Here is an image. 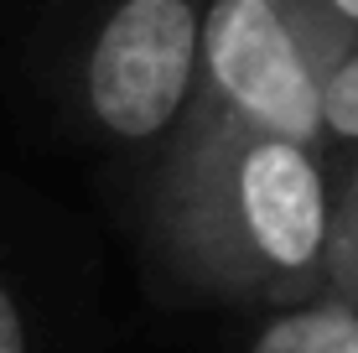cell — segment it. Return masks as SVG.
Masks as SVG:
<instances>
[{
    "label": "cell",
    "instance_id": "cell-1",
    "mask_svg": "<svg viewBox=\"0 0 358 353\" xmlns=\"http://www.w3.org/2000/svg\"><path fill=\"white\" fill-rule=\"evenodd\" d=\"M338 172L322 145L255 125H182L151 187L166 275L213 301L291 307L327 291Z\"/></svg>",
    "mask_w": 358,
    "mask_h": 353
},
{
    "label": "cell",
    "instance_id": "cell-2",
    "mask_svg": "<svg viewBox=\"0 0 358 353\" xmlns=\"http://www.w3.org/2000/svg\"><path fill=\"white\" fill-rule=\"evenodd\" d=\"M208 0H83L68 83L109 145L166 151L197 94Z\"/></svg>",
    "mask_w": 358,
    "mask_h": 353
},
{
    "label": "cell",
    "instance_id": "cell-3",
    "mask_svg": "<svg viewBox=\"0 0 358 353\" xmlns=\"http://www.w3.org/2000/svg\"><path fill=\"white\" fill-rule=\"evenodd\" d=\"M343 47L317 0H208L182 125H255L322 145V83Z\"/></svg>",
    "mask_w": 358,
    "mask_h": 353
},
{
    "label": "cell",
    "instance_id": "cell-4",
    "mask_svg": "<svg viewBox=\"0 0 358 353\" xmlns=\"http://www.w3.org/2000/svg\"><path fill=\"white\" fill-rule=\"evenodd\" d=\"M244 353H358V301L327 286L306 301L270 307Z\"/></svg>",
    "mask_w": 358,
    "mask_h": 353
},
{
    "label": "cell",
    "instance_id": "cell-5",
    "mask_svg": "<svg viewBox=\"0 0 358 353\" xmlns=\"http://www.w3.org/2000/svg\"><path fill=\"white\" fill-rule=\"evenodd\" d=\"M322 156L332 166L358 156V42L338 52L322 83Z\"/></svg>",
    "mask_w": 358,
    "mask_h": 353
},
{
    "label": "cell",
    "instance_id": "cell-6",
    "mask_svg": "<svg viewBox=\"0 0 358 353\" xmlns=\"http://www.w3.org/2000/svg\"><path fill=\"white\" fill-rule=\"evenodd\" d=\"M327 286L343 291L348 301H358V224H338V234H332V271H327Z\"/></svg>",
    "mask_w": 358,
    "mask_h": 353
},
{
    "label": "cell",
    "instance_id": "cell-7",
    "mask_svg": "<svg viewBox=\"0 0 358 353\" xmlns=\"http://www.w3.org/2000/svg\"><path fill=\"white\" fill-rule=\"evenodd\" d=\"M0 353H31V333H27V312L10 296L6 275H0Z\"/></svg>",
    "mask_w": 358,
    "mask_h": 353
},
{
    "label": "cell",
    "instance_id": "cell-8",
    "mask_svg": "<svg viewBox=\"0 0 358 353\" xmlns=\"http://www.w3.org/2000/svg\"><path fill=\"white\" fill-rule=\"evenodd\" d=\"M338 172V224H358V156L332 166Z\"/></svg>",
    "mask_w": 358,
    "mask_h": 353
},
{
    "label": "cell",
    "instance_id": "cell-9",
    "mask_svg": "<svg viewBox=\"0 0 358 353\" xmlns=\"http://www.w3.org/2000/svg\"><path fill=\"white\" fill-rule=\"evenodd\" d=\"M317 6L327 10L332 31H338L343 42H358V0H317Z\"/></svg>",
    "mask_w": 358,
    "mask_h": 353
}]
</instances>
